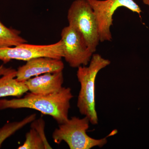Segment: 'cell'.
I'll return each instance as SVG.
<instances>
[{"label": "cell", "instance_id": "cell-9", "mask_svg": "<svg viewBox=\"0 0 149 149\" xmlns=\"http://www.w3.org/2000/svg\"><path fill=\"white\" fill-rule=\"evenodd\" d=\"M63 72H49L35 76L24 83L28 91L36 95H46L58 92L63 88Z\"/></svg>", "mask_w": 149, "mask_h": 149}, {"label": "cell", "instance_id": "cell-4", "mask_svg": "<svg viewBox=\"0 0 149 149\" xmlns=\"http://www.w3.org/2000/svg\"><path fill=\"white\" fill-rule=\"evenodd\" d=\"M68 25L77 30L94 53L100 42L98 27L94 10L86 0H75L68 12Z\"/></svg>", "mask_w": 149, "mask_h": 149}, {"label": "cell", "instance_id": "cell-1", "mask_svg": "<svg viewBox=\"0 0 149 149\" xmlns=\"http://www.w3.org/2000/svg\"><path fill=\"white\" fill-rule=\"evenodd\" d=\"M73 97L71 89L63 87L56 93L46 95L28 93L22 98L0 100V110L30 109L52 116L59 124L69 119L70 102Z\"/></svg>", "mask_w": 149, "mask_h": 149}, {"label": "cell", "instance_id": "cell-5", "mask_svg": "<svg viewBox=\"0 0 149 149\" xmlns=\"http://www.w3.org/2000/svg\"><path fill=\"white\" fill-rule=\"evenodd\" d=\"M95 15L100 42H111L112 40L111 27L113 24V15L116 11L124 7L140 15L141 8L133 0H86Z\"/></svg>", "mask_w": 149, "mask_h": 149}, {"label": "cell", "instance_id": "cell-12", "mask_svg": "<svg viewBox=\"0 0 149 149\" xmlns=\"http://www.w3.org/2000/svg\"><path fill=\"white\" fill-rule=\"evenodd\" d=\"M36 116L35 113H32L21 120L8 123L0 128V148L6 140L25 125L31 123L36 119Z\"/></svg>", "mask_w": 149, "mask_h": 149}, {"label": "cell", "instance_id": "cell-8", "mask_svg": "<svg viewBox=\"0 0 149 149\" xmlns=\"http://www.w3.org/2000/svg\"><path fill=\"white\" fill-rule=\"evenodd\" d=\"M64 65L61 59L41 57L32 59L16 70V80L24 82L35 76L49 72H61Z\"/></svg>", "mask_w": 149, "mask_h": 149}, {"label": "cell", "instance_id": "cell-11", "mask_svg": "<svg viewBox=\"0 0 149 149\" xmlns=\"http://www.w3.org/2000/svg\"><path fill=\"white\" fill-rule=\"evenodd\" d=\"M27 42V40L20 36L19 31L6 27L0 20V48L14 47Z\"/></svg>", "mask_w": 149, "mask_h": 149}, {"label": "cell", "instance_id": "cell-3", "mask_svg": "<svg viewBox=\"0 0 149 149\" xmlns=\"http://www.w3.org/2000/svg\"><path fill=\"white\" fill-rule=\"evenodd\" d=\"M90 121L88 117L73 116L64 123L59 124L52 135L54 142L60 144L65 142L70 149H91L102 148L107 143V137L100 139L90 137L87 132Z\"/></svg>", "mask_w": 149, "mask_h": 149}, {"label": "cell", "instance_id": "cell-13", "mask_svg": "<svg viewBox=\"0 0 149 149\" xmlns=\"http://www.w3.org/2000/svg\"><path fill=\"white\" fill-rule=\"evenodd\" d=\"M18 149H45L44 141L41 136L34 128H31L25 135V140L23 145Z\"/></svg>", "mask_w": 149, "mask_h": 149}, {"label": "cell", "instance_id": "cell-14", "mask_svg": "<svg viewBox=\"0 0 149 149\" xmlns=\"http://www.w3.org/2000/svg\"><path fill=\"white\" fill-rule=\"evenodd\" d=\"M45 120L41 118L39 119H35V120H33L31 123V127L34 128L41 136L45 143V149H52V148L48 142L45 133Z\"/></svg>", "mask_w": 149, "mask_h": 149}, {"label": "cell", "instance_id": "cell-6", "mask_svg": "<svg viewBox=\"0 0 149 149\" xmlns=\"http://www.w3.org/2000/svg\"><path fill=\"white\" fill-rule=\"evenodd\" d=\"M41 57L61 59L63 58L61 40L50 45H30L25 43L14 47L0 48V60L4 63L12 60L27 61Z\"/></svg>", "mask_w": 149, "mask_h": 149}, {"label": "cell", "instance_id": "cell-16", "mask_svg": "<svg viewBox=\"0 0 149 149\" xmlns=\"http://www.w3.org/2000/svg\"><path fill=\"white\" fill-rule=\"evenodd\" d=\"M142 1L145 5L149 7V0H142Z\"/></svg>", "mask_w": 149, "mask_h": 149}, {"label": "cell", "instance_id": "cell-7", "mask_svg": "<svg viewBox=\"0 0 149 149\" xmlns=\"http://www.w3.org/2000/svg\"><path fill=\"white\" fill-rule=\"evenodd\" d=\"M61 40L63 58L70 66L77 68L89 64L94 53L77 30L69 25L64 27L61 31Z\"/></svg>", "mask_w": 149, "mask_h": 149}, {"label": "cell", "instance_id": "cell-15", "mask_svg": "<svg viewBox=\"0 0 149 149\" xmlns=\"http://www.w3.org/2000/svg\"><path fill=\"white\" fill-rule=\"evenodd\" d=\"M13 68L6 67L3 65H0V77L10 72Z\"/></svg>", "mask_w": 149, "mask_h": 149}, {"label": "cell", "instance_id": "cell-10", "mask_svg": "<svg viewBox=\"0 0 149 149\" xmlns=\"http://www.w3.org/2000/svg\"><path fill=\"white\" fill-rule=\"evenodd\" d=\"M16 70L13 68L0 77V98L10 96L19 98L28 91L24 82L16 80Z\"/></svg>", "mask_w": 149, "mask_h": 149}, {"label": "cell", "instance_id": "cell-2", "mask_svg": "<svg viewBox=\"0 0 149 149\" xmlns=\"http://www.w3.org/2000/svg\"><path fill=\"white\" fill-rule=\"evenodd\" d=\"M111 61L98 54H93L87 66L77 68V77L80 84L77 106L80 113L88 117L90 123L97 125L98 118L95 108V84L96 77L101 70L109 65Z\"/></svg>", "mask_w": 149, "mask_h": 149}]
</instances>
